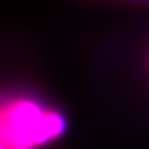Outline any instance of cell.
<instances>
[{
	"instance_id": "cell-1",
	"label": "cell",
	"mask_w": 149,
	"mask_h": 149,
	"mask_svg": "<svg viewBox=\"0 0 149 149\" xmlns=\"http://www.w3.org/2000/svg\"><path fill=\"white\" fill-rule=\"evenodd\" d=\"M63 114L34 101H15L0 110V143L6 149H36L67 132Z\"/></svg>"
},
{
	"instance_id": "cell-2",
	"label": "cell",
	"mask_w": 149,
	"mask_h": 149,
	"mask_svg": "<svg viewBox=\"0 0 149 149\" xmlns=\"http://www.w3.org/2000/svg\"><path fill=\"white\" fill-rule=\"evenodd\" d=\"M0 149H6V147H4V146H2V143H0Z\"/></svg>"
}]
</instances>
